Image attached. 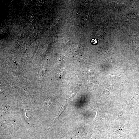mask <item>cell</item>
Listing matches in <instances>:
<instances>
[{
  "label": "cell",
  "mask_w": 139,
  "mask_h": 139,
  "mask_svg": "<svg viewBox=\"0 0 139 139\" xmlns=\"http://www.w3.org/2000/svg\"><path fill=\"white\" fill-rule=\"evenodd\" d=\"M81 87V85L78 84L75 88L71 91L70 93L69 97L70 98L74 97Z\"/></svg>",
  "instance_id": "obj_3"
},
{
  "label": "cell",
  "mask_w": 139,
  "mask_h": 139,
  "mask_svg": "<svg viewBox=\"0 0 139 139\" xmlns=\"http://www.w3.org/2000/svg\"><path fill=\"white\" fill-rule=\"evenodd\" d=\"M139 97V83L136 92L134 95L131 99L128 100V104L131 106L135 105Z\"/></svg>",
  "instance_id": "obj_2"
},
{
  "label": "cell",
  "mask_w": 139,
  "mask_h": 139,
  "mask_svg": "<svg viewBox=\"0 0 139 139\" xmlns=\"http://www.w3.org/2000/svg\"><path fill=\"white\" fill-rule=\"evenodd\" d=\"M24 105H23V114L24 116V117L27 120L28 122L29 121L30 118L29 116V114L27 112V110L26 109L24 106Z\"/></svg>",
  "instance_id": "obj_4"
},
{
  "label": "cell",
  "mask_w": 139,
  "mask_h": 139,
  "mask_svg": "<svg viewBox=\"0 0 139 139\" xmlns=\"http://www.w3.org/2000/svg\"><path fill=\"white\" fill-rule=\"evenodd\" d=\"M121 130H120V132H121ZM119 131H120L119 130L118 131V132H118V133H121V132H119Z\"/></svg>",
  "instance_id": "obj_6"
},
{
  "label": "cell",
  "mask_w": 139,
  "mask_h": 139,
  "mask_svg": "<svg viewBox=\"0 0 139 139\" xmlns=\"http://www.w3.org/2000/svg\"><path fill=\"white\" fill-rule=\"evenodd\" d=\"M66 106V102H64L60 110L59 111V113L57 114V116L56 117L54 120L53 121L52 123V124L48 128V130L50 131H51L53 129V128L54 125L57 120L58 118L60 116L61 114L65 110Z\"/></svg>",
  "instance_id": "obj_1"
},
{
  "label": "cell",
  "mask_w": 139,
  "mask_h": 139,
  "mask_svg": "<svg viewBox=\"0 0 139 139\" xmlns=\"http://www.w3.org/2000/svg\"><path fill=\"white\" fill-rule=\"evenodd\" d=\"M97 42V40L96 39H93L91 40V43L93 44H96Z\"/></svg>",
  "instance_id": "obj_5"
}]
</instances>
